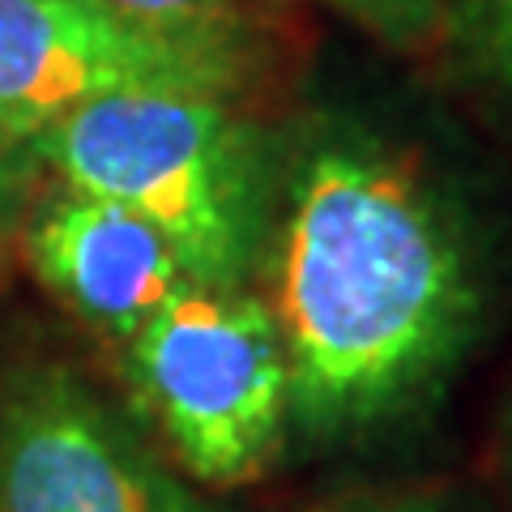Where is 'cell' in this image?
<instances>
[{
	"instance_id": "8fae6325",
	"label": "cell",
	"mask_w": 512,
	"mask_h": 512,
	"mask_svg": "<svg viewBox=\"0 0 512 512\" xmlns=\"http://www.w3.org/2000/svg\"><path fill=\"white\" fill-rule=\"evenodd\" d=\"M355 512H431V508L410 500V504H376V508H355Z\"/></svg>"
},
{
	"instance_id": "ba28073f",
	"label": "cell",
	"mask_w": 512,
	"mask_h": 512,
	"mask_svg": "<svg viewBox=\"0 0 512 512\" xmlns=\"http://www.w3.org/2000/svg\"><path fill=\"white\" fill-rule=\"evenodd\" d=\"M90 5L154 26H227L235 0H90Z\"/></svg>"
},
{
	"instance_id": "277c9868",
	"label": "cell",
	"mask_w": 512,
	"mask_h": 512,
	"mask_svg": "<svg viewBox=\"0 0 512 512\" xmlns=\"http://www.w3.org/2000/svg\"><path fill=\"white\" fill-rule=\"evenodd\" d=\"M239 69L227 26H154L90 0H0V116L35 133L103 94H222Z\"/></svg>"
},
{
	"instance_id": "30bf717a",
	"label": "cell",
	"mask_w": 512,
	"mask_h": 512,
	"mask_svg": "<svg viewBox=\"0 0 512 512\" xmlns=\"http://www.w3.org/2000/svg\"><path fill=\"white\" fill-rule=\"evenodd\" d=\"M495 43L512 60V0H495Z\"/></svg>"
},
{
	"instance_id": "6da1fadb",
	"label": "cell",
	"mask_w": 512,
	"mask_h": 512,
	"mask_svg": "<svg viewBox=\"0 0 512 512\" xmlns=\"http://www.w3.org/2000/svg\"><path fill=\"white\" fill-rule=\"evenodd\" d=\"M470 303L457 235L406 167L350 141L303 163L269 308L303 427L384 419L453 355Z\"/></svg>"
},
{
	"instance_id": "5b68a950",
	"label": "cell",
	"mask_w": 512,
	"mask_h": 512,
	"mask_svg": "<svg viewBox=\"0 0 512 512\" xmlns=\"http://www.w3.org/2000/svg\"><path fill=\"white\" fill-rule=\"evenodd\" d=\"M0 512H205L77 376L0 380Z\"/></svg>"
},
{
	"instance_id": "52a82bcc",
	"label": "cell",
	"mask_w": 512,
	"mask_h": 512,
	"mask_svg": "<svg viewBox=\"0 0 512 512\" xmlns=\"http://www.w3.org/2000/svg\"><path fill=\"white\" fill-rule=\"evenodd\" d=\"M39 146L35 128L0 116V252L9 248V239L22 231L30 214V197L39 184Z\"/></svg>"
},
{
	"instance_id": "3957f363",
	"label": "cell",
	"mask_w": 512,
	"mask_h": 512,
	"mask_svg": "<svg viewBox=\"0 0 512 512\" xmlns=\"http://www.w3.org/2000/svg\"><path fill=\"white\" fill-rule=\"evenodd\" d=\"M128 376L175 457L201 483H244L291 414V367L261 299L188 286L128 338Z\"/></svg>"
},
{
	"instance_id": "9c48e42d",
	"label": "cell",
	"mask_w": 512,
	"mask_h": 512,
	"mask_svg": "<svg viewBox=\"0 0 512 512\" xmlns=\"http://www.w3.org/2000/svg\"><path fill=\"white\" fill-rule=\"evenodd\" d=\"M346 13H355L363 22H376L384 30H414L431 18V5L436 0H333Z\"/></svg>"
},
{
	"instance_id": "7a4b0ae2",
	"label": "cell",
	"mask_w": 512,
	"mask_h": 512,
	"mask_svg": "<svg viewBox=\"0 0 512 512\" xmlns=\"http://www.w3.org/2000/svg\"><path fill=\"white\" fill-rule=\"evenodd\" d=\"M35 146L64 188L154 222L197 286H239L261 239V175L222 94H103L47 120Z\"/></svg>"
},
{
	"instance_id": "8992f818",
	"label": "cell",
	"mask_w": 512,
	"mask_h": 512,
	"mask_svg": "<svg viewBox=\"0 0 512 512\" xmlns=\"http://www.w3.org/2000/svg\"><path fill=\"white\" fill-rule=\"evenodd\" d=\"M22 227L35 278L107 338L128 342L175 295L197 286L154 222L90 192L60 188Z\"/></svg>"
}]
</instances>
